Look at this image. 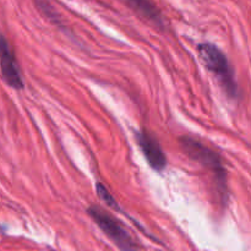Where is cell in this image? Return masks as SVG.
I'll return each instance as SVG.
<instances>
[{
  "mask_svg": "<svg viewBox=\"0 0 251 251\" xmlns=\"http://www.w3.org/2000/svg\"><path fill=\"white\" fill-rule=\"evenodd\" d=\"M179 144L184 153L196 163L201 164L203 168L207 169L215 179L216 188L218 194L223 201L227 200V172H226L225 164H223L222 157L212 150L211 147L206 146L201 141L191 136L179 137Z\"/></svg>",
  "mask_w": 251,
  "mask_h": 251,
  "instance_id": "obj_1",
  "label": "cell"
},
{
  "mask_svg": "<svg viewBox=\"0 0 251 251\" xmlns=\"http://www.w3.org/2000/svg\"><path fill=\"white\" fill-rule=\"evenodd\" d=\"M198 53L201 61L210 73L213 74L221 87L223 88L228 97H238V85L235 81L234 70L230 66L229 60L216 44L203 42L198 44Z\"/></svg>",
  "mask_w": 251,
  "mask_h": 251,
  "instance_id": "obj_2",
  "label": "cell"
},
{
  "mask_svg": "<svg viewBox=\"0 0 251 251\" xmlns=\"http://www.w3.org/2000/svg\"><path fill=\"white\" fill-rule=\"evenodd\" d=\"M87 215L91 220L95 222V225L119 248L120 250H137L141 249V245L137 243V240L127 232L126 228L113 217L109 212L103 210L100 206H90L86 210Z\"/></svg>",
  "mask_w": 251,
  "mask_h": 251,
  "instance_id": "obj_3",
  "label": "cell"
},
{
  "mask_svg": "<svg viewBox=\"0 0 251 251\" xmlns=\"http://www.w3.org/2000/svg\"><path fill=\"white\" fill-rule=\"evenodd\" d=\"M134 137L149 166L154 171L163 172L168 161H167L166 153H164L156 135L149 130L141 129L135 131Z\"/></svg>",
  "mask_w": 251,
  "mask_h": 251,
  "instance_id": "obj_4",
  "label": "cell"
},
{
  "mask_svg": "<svg viewBox=\"0 0 251 251\" xmlns=\"http://www.w3.org/2000/svg\"><path fill=\"white\" fill-rule=\"evenodd\" d=\"M0 70L5 82L14 90L24 88V78L12 49L4 34L0 32Z\"/></svg>",
  "mask_w": 251,
  "mask_h": 251,
  "instance_id": "obj_5",
  "label": "cell"
},
{
  "mask_svg": "<svg viewBox=\"0 0 251 251\" xmlns=\"http://www.w3.org/2000/svg\"><path fill=\"white\" fill-rule=\"evenodd\" d=\"M124 4H126L134 12H136L142 19L147 20L151 24L157 27L164 26V20L162 16V12L159 11L156 4L151 0H122Z\"/></svg>",
  "mask_w": 251,
  "mask_h": 251,
  "instance_id": "obj_6",
  "label": "cell"
},
{
  "mask_svg": "<svg viewBox=\"0 0 251 251\" xmlns=\"http://www.w3.org/2000/svg\"><path fill=\"white\" fill-rule=\"evenodd\" d=\"M96 193H97L98 198H100V200H102L103 202H104L105 205L108 206V207H110V208H113V210L122 212V208L119 207L117 200H115L114 196L112 195V193L108 190L107 186L103 185L102 183H97V184H96Z\"/></svg>",
  "mask_w": 251,
  "mask_h": 251,
  "instance_id": "obj_7",
  "label": "cell"
}]
</instances>
